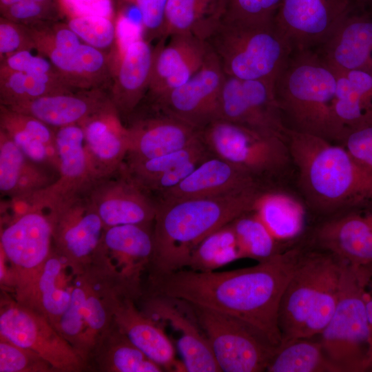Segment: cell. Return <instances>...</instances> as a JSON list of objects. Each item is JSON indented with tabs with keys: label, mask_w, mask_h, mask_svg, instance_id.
<instances>
[{
	"label": "cell",
	"mask_w": 372,
	"mask_h": 372,
	"mask_svg": "<svg viewBox=\"0 0 372 372\" xmlns=\"http://www.w3.org/2000/svg\"><path fill=\"white\" fill-rule=\"evenodd\" d=\"M302 252H279L254 266L225 271L182 269L149 273V294L176 298L236 318L273 347L282 342L278 317L285 290Z\"/></svg>",
	"instance_id": "obj_1"
},
{
	"label": "cell",
	"mask_w": 372,
	"mask_h": 372,
	"mask_svg": "<svg viewBox=\"0 0 372 372\" xmlns=\"http://www.w3.org/2000/svg\"><path fill=\"white\" fill-rule=\"evenodd\" d=\"M261 191L161 202L153 224L150 273L165 274L187 267L193 251L209 234L253 211Z\"/></svg>",
	"instance_id": "obj_2"
},
{
	"label": "cell",
	"mask_w": 372,
	"mask_h": 372,
	"mask_svg": "<svg viewBox=\"0 0 372 372\" xmlns=\"http://www.w3.org/2000/svg\"><path fill=\"white\" fill-rule=\"evenodd\" d=\"M287 135L300 185L316 208L329 212L372 201V188L342 145L290 128Z\"/></svg>",
	"instance_id": "obj_3"
},
{
	"label": "cell",
	"mask_w": 372,
	"mask_h": 372,
	"mask_svg": "<svg viewBox=\"0 0 372 372\" xmlns=\"http://www.w3.org/2000/svg\"><path fill=\"white\" fill-rule=\"evenodd\" d=\"M336 71L316 50L293 51L274 83L283 118L293 125L290 129L336 139Z\"/></svg>",
	"instance_id": "obj_4"
},
{
	"label": "cell",
	"mask_w": 372,
	"mask_h": 372,
	"mask_svg": "<svg viewBox=\"0 0 372 372\" xmlns=\"http://www.w3.org/2000/svg\"><path fill=\"white\" fill-rule=\"evenodd\" d=\"M205 41L224 74L240 80L275 83L293 52L274 22L251 25L220 20Z\"/></svg>",
	"instance_id": "obj_5"
},
{
	"label": "cell",
	"mask_w": 372,
	"mask_h": 372,
	"mask_svg": "<svg viewBox=\"0 0 372 372\" xmlns=\"http://www.w3.org/2000/svg\"><path fill=\"white\" fill-rule=\"evenodd\" d=\"M366 285L364 267L344 260L336 309L319 340L325 355L340 372H365L372 357Z\"/></svg>",
	"instance_id": "obj_6"
},
{
	"label": "cell",
	"mask_w": 372,
	"mask_h": 372,
	"mask_svg": "<svg viewBox=\"0 0 372 372\" xmlns=\"http://www.w3.org/2000/svg\"><path fill=\"white\" fill-rule=\"evenodd\" d=\"M123 296L130 297L105 267L94 266L75 276L71 300L57 330L85 364L99 337L112 323L116 307Z\"/></svg>",
	"instance_id": "obj_7"
},
{
	"label": "cell",
	"mask_w": 372,
	"mask_h": 372,
	"mask_svg": "<svg viewBox=\"0 0 372 372\" xmlns=\"http://www.w3.org/2000/svg\"><path fill=\"white\" fill-rule=\"evenodd\" d=\"M12 213L1 228L0 250L9 264V291L14 297L32 281L53 249L48 211L37 205L10 200Z\"/></svg>",
	"instance_id": "obj_8"
},
{
	"label": "cell",
	"mask_w": 372,
	"mask_h": 372,
	"mask_svg": "<svg viewBox=\"0 0 372 372\" xmlns=\"http://www.w3.org/2000/svg\"><path fill=\"white\" fill-rule=\"evenodd\" d=\"M39 205L48 211L50 217L54 249L75 276L102 265L105 227L85 194Z\"/></svg>",
	"instance_id": "obj_9"
},
{
	"label": "cell",
	"mask_w": 372,
	"mask_h": 372,
	"mask_svg": "<svg viewBox=\"0 0 372 372\" xmlns=\"http://www.w3.org/2000/svg\"><path fill=\"white\" fill-rule=\"evenodd\" d=\"M209 152L256 179L283 169L291 160L287 141L217 119L200 130Z\"/></svg>",
	"instance_id": "obj_10"
},
{
	"label": "cell",
	"mask_w": 372,
	"mask_h": 372,
	"mask_svg": "<svg viewBox=\"0 0 372 372\" xmlns=\"http://www.w3.org/2000/svg\"><path fill=\"white\" fill-rule=\"evenodd\" d=\"M189 304L208 339L221 372L266 371L277 347L236 318Z\"/></svg>",
	"instance_id": "obj_11"
},
{
	"label": "cell",
	"mask_w": 372,
	"mask_h": 372,
	"mask_svg": "<svg viewBox=\"0 0 372 372\" xmlns=\"http://www.w3.org/2000/svg\"><path fill=\"white\" fill-rule=\"evenodd\" d=\"M0 335L39 354L55 372L87 371L82 358L43 315L5 291L1 296Z\"/></svg>",
	"instance_id": "obj_12"
},
{
	"label": "cell",
	"mask_w": 372,
	"mask_h": 372,
	"mask_svg": "<svg viewBox=\"0 0 372 372\" xmlns=\"http://www.w3.org/2000/svg\"><path fill=\"white\" fill-rule=\"evenodd\" d=\"M218 119L287 141L289 127L276 97L274 83L271 81L240 80L225 75Z\"/></svg>",
	"instance_id": "obj_13"
},
{
	"label": "cell",
	"mask_w": 372,
	"mask_h": 372,
	"mask_svg": "<svg viewBox=\"0 0 372 372\" xmlns=\"http://www.w3.org/2000/svg\"><path fill=\"white\" fill-rule=\"evenodd\" d=\"M225 75L211 51L200 69L187 82L152 101L156 110L198 130L218 119Z\"/></svg>",
	"instance_id": "obj_14"
},
{
	"label": "cell",
	"mask_w": 372,
	"mask_h": 372,
	"mask_svg": "<svg viewBox=\"0 0 372 372\" xmlns=\"http://www.w3.org/2000/svg\"><path fill=\"white\" fill-rule=\"evenodd\" d=\"M355 6L351 0H282L274 23L293 51L315 49Z\"/></svg>",
	"instance_id": "obj_15"
},
{
	"label": "cell",
	"mask_w": 372,
	"mask_h": 372,
	"mask_svg": "<svg viewBox=\"0 0 372 372\" xmlns=\"http://www.w3.org/2000/svg\"><path fill=\"white\" fill-rule=\"evenodd\" d=\"M144 298L143 312L174 333L185 371L221 372L208 339L188 302L152 294Z\"/></svg>",
	"instance_id": "obj_16"
},
{
	"label": "cell",
	"mask_w": 372,
	"mask_h": 372,
	"mask_svg": "<svg viewBox=\"0 0 372 372\" xmlns=\"http://www.w3.org/2000/svg\"><path fill=\"white\" fill-rule=\"evenodd\" d=\"M154 224V223H153ZM153 224H129L105 229L101 249L105 267L130 297H141L142 276L154 254Z\"/></svg>",
	"instance_id": "obj_17"
},
{
	"label": "cell",
	"mask_w": 372,
	"mask_h": 372,
	"mask_svg": "<svg viewBox=\"0 0 372 372\" xmlns=\"http://www.w3.org/2000/svg\"><path fill=\"white\" fill-rule=\"evenodd\" d=\"M85 196L105 229L121 225L154 223L157 202L121 169L94 182Z\"/></svg>",
	"instance_id": "obj_18"
},
{
	"label": "cell",
	"mask_w": 372,
	"mask_h": 372,
	"mask_svg": "<svg viewBox=\"0 0 372 372\" xmlns=\"http://www.w3.org/2000/svg\"><path fill=\"white\" fill-rule=\"evenodd\" d=\"M334 256L326 250L301 255L280 304V347L300 338L323 276Z\"/></svg>",
	"instance_id": "obj_19"
},
{
	"label": "cell",
	"mask_w": 372,
	"mask_h": 372,
	"mask_svg": "<svg viewBox=\"0 0 372 372\" xmlns=\"http://www.w3.org/2000/svg\"><path fill=\"white\" fill-rule=\"evenodd\" d=\"M154 48L147 93L152 101L183 85L202 67L210 52L205 41L190 34H173Z\"/></svg>",
	"instance_id": "obj_20"
},
{
	"label": "cell",
	"mask_w": 372,
	"mask_h": 372,
	"mask_svg": "<svg viewBox=\"0 0 372 372\" xmlns=\"http://www.w3.org/2000/svg\"><path fill=\"white\" fill-rule=\"evenodd\" d=\"M55 141L59 159L58 178L51 185L27 199L34 203L85 194L97 180L87 156L84 133L79 124L55 128Z\"/></svg>",
	"instance_id": "obj_21"
},
{
	"label": "cell",
	"mask_w": 372,
	"mask_h": 372,
	"mask_svg": "<svg viewBox=\"0 0 372 372\" xmlns=\"http://www.w3.org/2000/svg\"><path fill=\"white\" fill-rule=\"evenodd\" d=\"M87 156L97 180L118 172L129 151L127 126L112 103L79 124Z\"/></svg>",
	"instance_id": "obj_22"
},
{
	"label": "cell",
	"mask_w": 372,
	"mask_h": 372,
	"mask_svg": "<svg viewBox=\"0 0 372 372\" xmlns=\"http://www.w3.org/2000/svg\"><path fill=\"white\" fill-rule=\"evenodd\" d=\"M316 51L335 71H372V17L355 6Z\"/></svg>",
	"instance_id": "obj_23"
},
{
	"label": "cell",
	"mask_w": 372,
	"mask_h": 372,
	"mask_svg": "<svg viewBox=\"0 0 372 372\" xmlns=\"http://www.w3.org/2000/svg\"><path fill=\"white\" fill-rule=\"evenodd\" d=\"M258 187L256 178L227 161L211 155L176 186L161 194L157 203L230 195Z\"/></svg>",
	"instance_id": "obj_24"
},
{
	"label": "cell",
	"mask_w": 372,
	"mask_h": 372,
	"mask_svg": "<svg viewBox=\"0 0 372 372\" xmlns=\"http://www.w3.org/2000/svg\"><path fill=\"white\" fill-rule=\"evenodd\" d=\"M317 240L324 250L350 264L372 263V201L325 223Z\"/></svg>",
	"instance_id": "obj_25"
},
{
	"label": "cell",
	"mask_w": 372,
	"mask_h": 372,
	"mask_svg": "<svg viewBox=\"0 0 372 372\" xmlns=\"http://www.w3.org/2000/svg\"><path fill=\"white\" fill-rule=\"evenodd\" d=\"M129 151L124 162L158 157L199 141L200 131L165 114L134 121L127 127Z\"/></svg>",
	"instance_id": "obj_26"
},
{
	"label": "cell",
	"mask_w": 372,
	"mask_h": 372,
	"mask_svg": "<svg viewBox=\"0 0 372 372\" xmlns=\"http://www.w3.org/2000/svg\"><path fill=\"white\" fill-rule=\"evenodd\" d=\"M211 155L200 138L183 149L158 157L124 162L121 169L151 196L157 194L159 196L176 186Z\"/></svg>",
	"instance_id": "obj_27"
},
{
	"label": "cell",
	"mask_w": 372,
	"mask_h": 372,
	"mask_svg": "<svg viewBox=\"0 0 372 372\" xmlns=\"http://www.w3.org/2000/svg\"><path fill=\"white\" fill-rule=\"evenodd\" d=\"M136 300L122 297L114 311L116 327L150 360L166 371H185L176 358L175 349L162 325L139 310Z\"/></svg>",
	"instance_id": "obj_28"
},
{
	"label": "cell",
	"mask_w": 372,
	"mask_h": 372,
	"mask_svg": "<svg viewBox=\"0 0 372 372\" xmlns=\"http://www.w3.org/2000/svg\"><path fill=\"white\" fill-rule=\"evenodd\" d=\"M74 277L65 261L53 248L32 281L14 298L41 313L57 329L71 300Z\"/></svg>",
	"instance_id": "obj_29"
},
{
	"label": "cell",
	"mask_w": 372,
	"mask_h": 372,
	"mask_svg": "<svg viewBox=\"0 0 372 372\" xmlns=\"http://www.w3.org/2000/svg\"><path fill=\"white\" fill-rule=\"evenodd\" d=\"M154 48L143 38L130 42L116 64L109 93L120 116L132 114L148 91Z\"/></svg>",
	"instance_id": "obj_30"
},
{
	"label": "cell",
	"mask_w": 372,
	"mask_h": 372,
	"mask_svg": "<svg viewBox=\"0 0 372 372\" xmlns=\"http://www.w3.org/2000/svg\"><path fill=\"white\" fill-rule=\"evenodd\" d=\"M110 103L103 88H95L45 96L8 107L58 128L81 124Z\"/></svg>",
	"instance_id": "obj_31"
},
{
	"label": "cell",
	"mask_w": 372,
	"mask_h": 372,
	"mask_svg": "<svg viewBox=\"0 0 372 372\" xmlns=\"http://www.w3.org/2000/svg\"><path fill=\"white\" fill-rule=\"evenodd\" d=\"M58 173L38 164L0 129V192L10 200H26L51 185Z\"/></svg>",
	"instance_id": "obj_32"
},
{
	"label": "cell",
	"mask_w": 372,
	"mask_h": 372,
	"mask_svg": "<svg viewBox=\"0 0 372 372\" xmlns=\"http://www.w3.org/2000/svg\"><path fill=\"white\" fill-rule=\"evenodd\" d=\"M336 72L333 111L336 139L342 141L349 131L372 124V71Z\"/></svg>",
	"instance_id": "obj_33"
},
{
	"label": "cell",
	"mask_w": 372,
	"mask_h": 372,
	"mask_svg": "<svg viewBox=\"0 0 372 372\" xmlns=\"http://www.w3.org/2000/svg\"><path fill=\"white\" fill-rule=\"evenodd\" d=\"M87 371L97 372H161L112 322L99 337L88 360Z\"/></svg>",
	"instance_id": "obj_34"
},
{
	"label": "cell",
	"mask_w": 372,
	"mask_h": 372,
	"mask_svg": "<svg viewBox=\"0 0 372 372\" xmlns=\"http://www.w3.org/2000/svg\"><path fill=\"white\" fill-rule=\"evenodd\" d=\"M221 18V0H168L165 38L190 34L205 41Z\"/></svg>",
	"instance_id": "obj_35"
},
{
	"label": "cell",
	"mask_w": 372,
	"mask_h": 372,
	"mask_svg": "<svg viewBox=\"0 0 372 372\" xmlns=\"http://www.w3.org/2000/svg\"><path fill=\"white\" fill-rule=\"evenodd\" d=\"M276 240L292 239L302 231L304 210L294 197L280 192H261L252 211Z\"/></svg>",
	"instance_id": "obj_36"
},
{
	"label": "cell",
	"mask_w": 372,
	"mask_h": 372,
	"mask_svg": "<svg viewBox=\"0 0 372 372\" xmlns=\"http://www.w3.org/2000/svg\"><path fill=\"white\" fill-rule=\"evenodd\" d=\"M266 371L340 372L325 355L320 341L309 338L297 339L279 347Z\"/></svg>",
	"instance_id": "obj_37"
},
{
	"label": "cell",
	"mask_w": 372,
	"mask_h": 372,
	"mask_svg": "<svg viewBox=\"0 0 372 372\" xmlns=\"http://www.w3.org/2000/svg\"><path fill=\"white\" fill-rule=\"evenodd\" d=\"M72 91L59 79L0 68V103L6 107Z\"/></svg>",
	"instance_id": "obj_38"
},
{
	"label": "cell",
	"mask_w": 372,
	"mask_h": 372,
	"mask_svg": "<svg viewBox=\"0 0 372 372\" xmlns=\"http://www.w3.org/2000/svg\"><path fill=\"white\" fill-rule=\"evenodd\" d=\"M343 265L344 260L335 255L323 276L300 338L320 335L332 318L339 300Z\"/></svg>",
	"instance_id": "obj_39"
},
{
	"label": "cell",
	"mask_w": 372,
	"mask_h": 372,
	"mask_svg": "<svg viewBox=\"0 0 372 372\" xmlns=\"http://www.w3.org/2000/svg\"><path fill=\"white\" fill-rule=\"evenodd\" d=\"M244 258L231 223L216 230L193 251L187 268L198 271H214Z\"/></svg>",
	"instance_id": "obj_40"
},
{
	"label": "cell",
	"mask_w": 372,
	"mask_h": 372,
	"mask_svg": "<svg viewBox=\"0 0 372 372\" xmlns=\"http://www.w3.org/2000/svg\"><path fill=\"white\" fill-rule=\"evenodd\" d=\"M231 224L244 258L261 262L279 253L278 240L252 211L240 216Z\"/></svg>",
	"instance_id": "obj_41"
},
{
	"label": "cell",
	"mask_w": 372,
	"mask_h": 372,
	"mask_svg": "<svg viewBox=\"0 0 372 372\" xmlns=\"http://www.w3.org/2000/svg\"><path fill=\"white\" fill-rule=\"evenodd\" d=\"M66 23L80 40L114 57L116 50L121 52L116 20L103 17L90 16L66 19Z\"/></svg>",
	"instance_id": "obj_42"
},
{
	"label": "cell",
	"mask_w": 372,
	"mask_h": 372,
	"mask_svg": "<svg viewBox=\"0 0 372 372\" xmlns=\"http://www.w3.org/2000/svg\"><path fill=\"white\" fill-rule=\"evenodd\" d=\"M27 26L35 50L42 56L51 50L72 54L81 44L80 39L66 22L50 21Z\"/></svg>",
	"instance_id": "obj_43"
},
{
	"label": "cell",
	"mask_w": 372,
	"mask_h": 372,
	"mask_svg": "<svg viewBox=\"0 0 372 372\" xmlns=\"http://www.w3.org/2000/svg\"><path fill=\"white\" fill-rule=\"evenodd\" d=\"M282 0H221L222 21L258 25L274 22Z\"/></svg>",
	"instance_id": "obj_44"
},
{
	"label": "cell",
	"mask_w": 372,
	"mask_h": 372,
	"mask_svg": "<svg viewBox=\"0 0 372 372\" xmlns=\"http://www.w3.org/2000/svg\"><path fill=\"white\" fill-rule=\"evenodd\" d=\"M0 372H55L34 351L20 347L0 335Z\"/></svg>",
	"instance_id": "obj_45"
},
{
	"label": "cell",
	"mask_w": 372,
	"mask_h": 372,
	"mask_svg": "<svg viewBox=\"0 0 372 372\" xmlns=\"http://www.w3.org/2000/svg\"><path fill=\"white\" fill-rule=\"evenodd\" d=\"M1 17L25 25L59 21L63 16L57 3L21 1L0 9Z\"/></svg>",
	"instance_id": "obj_46"
},
{
	"label": "cell",
	"mask_w": 372,
	"mask_h": 372,
	"mask_svg": "<svg viewBox=\"0 0 372 372\" xmlns=\"http://www.w3.org/2000/svg\"><path fill=\"white\" fill-rule=\"evenodd\" d=\"M341 141L372 188V124L349 131Z\"/></svg>",
	"instance_id": "obj_47"
},
{
	"label": "cell",
	"mask_w": 372,
	"mask_h": 372,
	"mask_svg": "<svg viewBox=\"0 0 372 372\" xmlns=\"http://www.w3.org/2000/svg\"><path fill=\"white\" fill-rule=\"evenodd\" d=\"M138 9L145 40L149 42L165 38V11L168 0H129Z\"/></svg>",
	"instance_id": "obj_48"
},
{
	"label": "cell",
	"mask_w": 372,
	"mask_h": 372,
	"mask_svg": "<svg viewBox=\"0 0 372 372\" xmlns=\"http://www.w3.org/2000/svg\"><path fill=\"white\" fill-rule=\"evenodd\" d=\"M35 49L28 27L0 18V60L21 51Z\"/></svg>",
	"instance_id": "obj_49"
},
{
	"label": "cell",
	"mask_w": 372,
	"mask_h": 372,
	"mask_svg": "<svg viewBox=\"0 0 372 372\" xmlns=\"http://www.w3.org/2000/svg\"><path fill=\"white\" fill-rule=\"evenodd\" d=\"M0 68L62 81L55 68L46 57L33 55L30 50L21 51L6 58L1 61Z\"/></svg>",
	"instance_id": "obj_50"
},
{
	"label": "cell",
	"mask_w": 372,
	"mask_h": 372,
	"mask_svg": "<svg viewBox=\"0 0 372 372\" xmlns=\"http://www.w3.org/2000/svg\"><path fill=\"white\" fill-rule=\"evenodd\" d=\"M66 19L81 17H103L116 19L113 0H56Z\"/></svg>",
	"instance_id": "obj_51"
},
{
	"label": "cell",
	"mask_w": 372,
	"mask_h": 372,
	"mask_svg": "<svg viewBox=\"0 0 372 372\" xmlns=\"http://www.w3.org/2000/svg\"><path fill=\"white\" fill-rule=\"evenodd\" d=\"M367 291V290H366ZM366 310L369 329V335L372 349V296L366 292ZM372 358V357H371Z\"/></svg>",
	"instance_id": "obj_52"
},
{
	"label": "cell",
	"mask_w": 372,
	"mask_h": 372,
	"mask_svg": "<svg viewBox=\"0 0 372 372\" xmlns=\"http://www.w3.org/2000/svg\"><path fill=\"white\" fill-rule=\"evenodd\" d=\"M27 1H38L42 3H57L56 0H0V9L6 8L15 3Z\"/></svg>",
	"instance_id": "obj_53"
},
{
	"label": "cell",
	"mask_w": 372,
	"mask_h": 372,
	"mask_svg": "<svg viewBox=\"0 0 372 372\" xmlns=\"http://www.w3.org/2000/svg\"><path fill=\"white\" fill-rule=\"evenodd\" d=\"M363 267L365 269L366 276H367L366 288H370L372 292V263L366 265H363ZM367 292L369 293V291ZM369 293L372 296V293Z\"/></svg>",
	"instance_id": "obj_54"
},
{
	"label": "cell",
	"mask_w": 372,
	"mask_h": 372,
	"mask_svg": "<svg viewBox=\"0 0 372 372\" xmlns=\"http://www.w3.org/2000/svg\"><path fill=\"white\" fill-rule=\"evenodd\" d=\"M358 6L364 8L371 0H351Z\"/></svg>",
	"instance_id": "obj_55"
},
{
	"label": "cell",
	"mask_w": 372,
	"mask_h": 372,
	"mask_svg": "<svg viewBox=\"0 0 372 372\" xmlns=\"http://www.w3.org/2000/svg\"><path fill=\"white\" fill-rule=\"evenodd\" d=\"M365 10L367 13L372 17V0L366 6Z\"/></svg>",
	"instance_id": "obj_56"
},
{
	"label": "cell",
	"mask_w": 372,
	"mask_h": 372,
	"mask_svg": "<svg viewBox=\"0 0 372 372\" xmlns=\"http://www.w3.org/2000/svg\"><path fill=\"white\" fill-rule=\"evenodd\" d=\"M366 371L372 372V358L369 362Z\"/></svg>",
	"instance_id": "obj_57"
}]
</instances>
